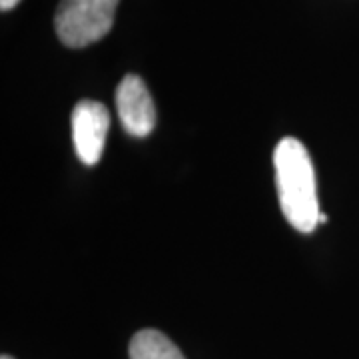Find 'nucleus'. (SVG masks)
<instances>
[{"instance_id": "f257e3e1", "label": "nucleus", "mask_w": 359, "mask_h": 359, "mask_svg": "<svg viewBox=\"0 0 359 359\" xmlns=\"http://www.w3.org/2000/svg\"><path fill=\"white\" fill-rule=\"evenodd\" d=\"M278 198L285 219L302 233H311L320 224L316 172L308 148L297 138H283L273 152Z\"/></svg>"}, {"instance_id": "f03ea898", "label": "nucleus", "mask_w": 359, "mask_h": 359, "mask_svg": "<svg viewBox=\"0 0 359 359\" xmlns=\"http://www.w3.org/2000/svg\"><path fill=\"white\" fill-rule=\"evenodd\" d=\"M120 0H60L54 28L68 48H84L104 39L114 25Z\"/></svg>"}, {"instance_id": "7ed1b4c3", "label": "nucleus", "mask_w": 359, "mask_h": 359, "mask_svg": "<svg viewBox=\"0 0 359 359\" xmlns=\"http://www.w3.org/2000/svg\"><path fill=\"white\" fill-rule=\"evenodd\" d=\"M72 142L80 162L86 166L98 164L104 152L106 134L110 128V114L104 104L96 100H80L72 110Z\"/></svg>"}, {"instance_id": "20e7f679", "label": "nucleus", "mask_w": 359, "mask_h": 359, "mask_svg": "<svg viewBox=\"0 0 359 359\" xmlns=\"http://www.w3.org/2000/svg\"><path fill=\"white\" fill-rule=\"evenodd\" d=\"M116 108L124 130L130 136L146 138L156 126L154 100L144 80L136 74H128L116 90Z\"/></svg>"}, {"instance_id": "39448f33", "label": "nucleus", "mask_w": 359, "mask_h": 359, "mask_svg": "<svg viewBox=\"0 0 359 359\" xmlns=\"http://www.w3.org/2000/svg\"><path fill=\"white\" fill-rule=\"evenodd\" d=\"M130 359H186L176 344L156 330H142L130 341Z\"/></svg>"}, {"instance_id": "423d86ee", "label": "nucleus", "mask_w": 359, "mask_h": 359, "mask_svg": "<svg viewBox=\"0 0 359 359\" xmlns=\"http://www.w3.org/2000/svg\"><path fill=\"white\" fill-rule=\"evenodd\" d=\"M18 2H20V0H0V8H2L4 13H6V11H13Z\"/></svg>"}, {"instance_id": "0eeeda50", "label": "nucleus", "mask_w": 359, "mask_h": 359, "mask_svg": "<svg viewBox=\"0 0 359 359\" xmlns=\"http://www.w3.org/2000/svg\"><path fill=\"white\" fill-rule=\"evenodd\" d=\"M320 224H327V216L325 214H320Z\"/></svg>"}, {"instance_id": "6e6552de", "label": "nucleus", "mask_w": 359, "mask_h": 359, "mask_svg": "<svg viewBox=\"0 0 359 359\" xmlns=\"http://www.w3.org/2000/svg\"><path fill=\"white\" fill-rule=\"evenodd\" d=\"M0 359H14V358H11V355H2V358Z\"/></svg>"}]
</instances>
